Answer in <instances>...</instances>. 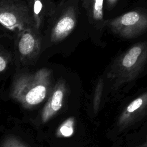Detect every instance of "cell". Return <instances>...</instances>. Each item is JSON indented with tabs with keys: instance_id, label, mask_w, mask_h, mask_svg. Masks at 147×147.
<instances>
[{
	"instance_id": "14",
	"label": "cell",
	"mask_w": 147,
	"mask_h": 147,
	"mask_svg": "<svg viewBox=\"0 0 147 147\" xmlns=\"http://www.w3.org/2000/svg\"><path fill=\"white\" fill-rule=\"evenodd\" d=\"M106 7L108 10H110L114 8L121 0H105Z\"/></svg>"
},
{
	"instance_id": "13",
	"label": "cell",
	"mask_w": 147,
	"mask_h": 147,
	"mask_svg": "<svg viewBox=\"0 0 147 147\" xmlns=\"http://www.w3.org/2000/svg\"><path fill=\"white\" fill-rule=\"evenodd\" d=\"M8 53L5 50H3L2 49H1L0 55V71L1 72L6 69L8 63Z\"/></svg>"
},
{
	"instance_id": "10",
	"label": "cell",
	"mask_w": 147,
	"mask_h": 147,
	"mask_svg": "<svg viewBox=\"0 0 147 147\" xmlns=\"http://www.w3.org/2000/svg\"><path fill=\"white\" fill-rule=\"evenodd\" d=\"M90 23L95 28L102 30L105 26L103 17L104 0H80Z\"/></svg>"
},
{
	"instance_id": "4",
	"label": "cell",
	"mask_w": 147,
	"mask_h": 147,
	"mask_svg": "<svg viewBox=\"0 0 147 147\" xmlns=\"http://www.w3.org/2000/svg\"><path fill=\"white\" fill-rule=\"evenodd\" d=\"M0 23L5 34L15 37L34 26L27 3L22 0H0Z\"/></svg>"
},
{
	"instance_id": "1",
	"label": "cell",
	"mask_w": 147,
	"mask_h": 147,
	"mask_svg": "<svg viewBox=\"0 0 147 147\" xmlns=\"http://www.w3.org/2000/svg\"><path fill=\"white\" fill-rule=\"evenodd\" d=\"M117 36L136 40L147 35V0H137L127 11L105 21Z\"/></svg>"
},
{
	"instance_id": "3",
	"label": "cell",
	"mask_w": 147,
	"mask_h": 147,
	"mask_svg": "<svg viewBox=\"0 0 147 147\" xmlns=\"http://www.w3.org/2000/svg\"><path fill=\"white\" fill-rule=\"evenodd\" d=\"M50 74L47 69H42L33 75L20 76L12 89L14 98L25 107H32L40 103L49 90Z\"/></svg>"
},
{
	"instance_id": "6",
	"label": "cell",
	"mask_w": 147,
	"mask_h": 147,
	"mask_svg": "<svg viewBox=\"0 0 147 147\" xmlns=\"http://www.w3.org/2000/svg\"><path fill=\"white\" fill-rule=\"evenodd\" d=\"M41 32L34 26L20 32L16 36V45L20 59L29 61L38 55L41 47Z\"/></svg>"
},
{
	"instance_id": "12",
	"label": "cell",
	"mask_w": 147,
	"mask_h": 147,
	"mask_svg": "<svg viewBox=\"0 0 147 147\" xmlns=\"http://www.w3.org/2000/svg\"><path fill=\"white\" fill-rule=\"evenodd\" d=\"M2 147H28L14 137H10L4 141Z\"/></svg>"
},
{
	"instance_id": "2",
	"label": "cell",
	"mask_w": 147,
	"mask_h": 147,
	"mask_svg": "<svg viewBox=\"0 0 147 147\" xmlns=\"http://www.w3.org/2000/svg\"><path fill=\"white\" fill-rule=\"evenodd\" d=\"M147 67V35L134 40L115 59L113 67L117 83L136 80Z\"/></svg>"
},
{
	"instance_id": "11",
	"label": "cell",
	"mask_w": 147,
	"mask_h": 147,
	"mask_svg": "<svg viewBox=\"0 0 147 147\" xmlns=\"http://www.w3.org/2000/svg\"><path fill=\"white\" fill-rule=\"evenodd\" d=\"M73 131V121L71 119L67 120L60 128V134L65 137L72 135Z\"/></svg>"
},
{
	"instance_id": "7",
	"label": "cell",
	"mask_w": 147,
	"mask_h": 147,
	"mask_svg": "<svg viewBox=\"0 0 147 147\" xmlns=\"http://www.w3.org/2000/svg\"><path fill=\"white\" fill-rule=\"evenodd\" d=\"M147 115V90L138 95L123 110L118 120L122 129L132 126Z\"/></svg>"
},
{
	"instance_id": "8",
	"label": "cell",
	"mask_w": 147,
	"mask_h": 147,
	"mask_svg": "<svg viewBox=\"0 0 147 147\" xmlns=\"http://www.w3.org/2000/svg\"><path fill=\"white\" fill-rule=\"evenodd\" d=\"M35 28L41 32L44 22L53 14L57 6L51 0H26Z\"/></svg>"
},
{
	"instance_id": "5",
	"label": "cell",
	"mask_w": 147,
	"mask_h": 147,
	"mask_svg": "<svg viewBox=\"0 0 147 147\" xmlns=\"http://www.w3.org/2000/svg\"><path fill=\"white\" fill-rule=\"evenodd\" d=\"M49 20V37L51 41L53 43L61 41L71 33L76 25V6L68 3L60 5L56 7Z\"/></svg>"
},
{
	"instance_id": "15",
	"label": "cell",
	"mask_w": 147,
	"mask_h": 147,
	"mask_svg": "<svg viewBox=\"0 0 147 147\" xmlns=\"http://www.w3.org/2000/svg\"><path fill=\"white\" fill-rule=\"evenodd\" d=\"M136 147H147V134L145 137V141L141 145H139Z\"/></svg>"
},
{
	"instance_id": "9",
	"label": "cell",
	"mask_w": 147,
	"mask_h": 147,
	"mask_svg": "<svg viewBox=\"0 0 147 147\" xmlns=\"http://www.w3.org/2000/svg\"><path fill=\"white\" fill-rule=\"evenodd\" d=\"M65 86L62 81L59 82L52 90L41 115L43 122H46L52 117L61 107L64 96Z\"/></svg>"
}]
</instances>
